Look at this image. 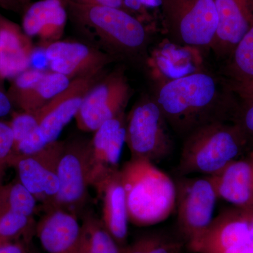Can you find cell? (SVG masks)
I'll use <instances>...</instances> for the list:
<instances>
[{
	"label": "cell",
	"mask_w": 253,
	"mask_h": 253,
	"mask_svg": "<svg viewBox=\"0 0 253 253\" xmlns=\"http://www.w3.org/2000/svg\"><path fill=\"white\" fill-rule=\"evenodd\" d=\"M222 73L233 91L253 87V26L226 60Z\"/></svg>",
	"instance_id": "obj_21"
},
{
	"label": "cell",
	"mask_w": 253,
	"mask_h": 253,
	"mask_svg": "<svg viewBox=\"0 0 253 253\" xmlns=\"http://www.w3.org/2000/svg\"><path fill=\"white\" fill-rule=\"evenodd\" d=\"M151 96L170 129L184 139L206 125L233 123L238 106L226 80L204 71L156 83Z\"/></svg>",
	"instance_id": "obj_1"
},
{
	"label": "cell",
	"mask_w": 253,
	"mask_h": 253,
	"mask_svg": "<svg viewBox=\"0 0 253 253\" xmlns=\"http://www.w3.org/2000/svg\"><path fill=\"white\" fill-rule=\"evenodd\" d=\"M64 141H55L29 156H16L11 168L18 180L47 210L59 189L58 166Z\"/></svg>",
	"instance_id": "obj_11"
},
{
	"label": "cell",
	"mask_w": 253,
	"mask_h": 253,
	"mask_svg": "<svg viewBox=\"0 0 253 253\" xmlns=\"http://www.w3.org/2000/svg\"><path fill=\"white\" fill-rule=\"evenodd\" d=\"M63 1L68 17L103 50L119 61L146 63L151 38L139 18L124 9Z\"/></svg>",
	"instance_id": "obj_2"
},
{
	"label": "cell",
	"mask_w": 253,
	"mask_h": 253,
	"mask_svg": "<svg viewBox=\"0 0 253 253\" xmlns=\"http://www.w3.org/2000/svg\"><path fill=\"white\" fill-rule=\"evenodd\" d=\"M89 141L76 139L65 142L58 166L59 191L46 211L62 210L78 217L83 212L91 186Z\"/></svg>",
	"instance_id": "obj_8"
},
{
	"label": "cell",
	"mask_w": 253,
	"mask_h": 253,
	"mask_svg": "<svg viewBox=\"0 0 253 253\" xmlns=\"http://www.w3.org/2000/svg\"><path fill=\"white\" fill-rule=\"evenodd\" d=\"M184 139L176 168L179 176L212 175L251 151L242 131L232 122L206 125Z\"/></svg>",
	"instance_id": "obj_4"
},
{
	"label": "cell",
	"mask_w": 253,
	"mask_h": 253,
	"mask_svg": "<svg viewBox=\"0 0 253 253\" xmlns=\"http://www.w3.org/2000/svg\"><path fill=\"white\" fill-rule=\"evenodd\" d=\"M81 253H121V248L106 229L101 219L87 213L82 224Z\"/></svg>",
	"instance_id": "obj_23"
},
{
	"label": "cell",
	"mask_w": 253,
	"mask_h": 253,
	"mask_svg": "<svg viewBox=\"0 0 253 253\" xmlns=\"http://www.w3.org/2000/svg\"><path fill=\"white\" fill-rule=\"evenodd\" d=\"M214 4L217 27L211 50L218 59L226 61L253 26V1L214 0Z\"/></svg>",
	"instance_id": "obj_15"
},
{
	"label": "cell",
	"mask_w": 253,
	"mask_h": 253,
	"mask_svg": "<svg viewBox=\"0 0 253 253\" xmlns=\"http://www.w3.org/2000/svg\"><path fill=\"white\" fill-rule=\"evenodd\" d=\"M168 40L176 45L211 49L217 27L214 0H161Z\"/></svg>",
	"instance_id": "obj_5"
},
{
	"label": "cell",
	"mask_w": 253,
	"mask_h": 253,
	"mask_svg": "<svg viewBox=\"0 0 253 253\" xmlns=\"http://www.w3.org/2000/svg\"><path fill=\"white\" fill-rule=\"evenodd\" d=\"M32 242L21 240L0 245V253H30Z\"/></svg>",
	"instance_id": "obj_31"
},
{
	"label": "cell",
	"mask_w": 253,
	"mask_h": 253,
	"mask_svg": "<svg viewBox=\"0 0 253 253\" xmlns=\"http://www.w3.org/2000/svg\"><path fill=\"white\" fill-rule=\"evenodd\" d=\"M176 234L188 246L204 234L214 219L217 193L209 176H179L174 181Z\"/></svg>",
	"instance_id": "obj_7"
},
{
	"label": "cell",
	"mask_w": 253,
	"mask_h": 253,
	"mask_svg": "<svg viewBox=\"0 0 253 253\" xmlns=\"http://www.w3.org/2000/svg\"><path fill=\"white\" fill-rule=\"evenodd\" d=\"M9 121L14 136L15 147L18 143L31 134L38 128V121L36 113L21 111L11 113Z\"/></svg>",
	"instance_id": "obj_29"
},
{
	"label": "cell",
	"mask_w": 253,
	"mask_h": 253,
	"mask_svg": "<svg viewBox=\"0 0 253 253\" xmlns=\"http://www.w3.org/2000/svg\"><path fill=\"white\" fill-rule=\"evenodd\" d=\"M103 201L101 221L118 246L127 244L128 217L126 192L121 171L113 173L93 186Z\"/></svg>",
	"instance_id": "obj_20"
},
{
	"label": "cell",
	"mask_w": 253,
	"mask_h": 253,
	"mask_svg": "<svg viewBox=\"0 0 253 253\" xmlns=\"http://www.w3.org/2000/svg\"><path fill=\"white\" fill-rule=\"evenodd\" d=\"M46 71L29 68L11 80L7 92L13 105L27 94L45 76Z\"/></svg>",
	"instance_id": "obj_28"
},
{
	"label": "cell",
	"mask_w": 253,
	"mask_h": 253,
	"mask_svg": "<svg viewBox=\"0 0 253 253\" xmlns=\"http://www.w3.org/2000/svg\"><path fill=\"white\" fill-rule=\"evenodd\" d=\"M42 49L51 71L71 80L104 73L108 66L119 61L98 46L80 42L61 40Z\"/></svg>",
	"instance_id": "obj_12"
},
{
	"label": "cell",
	"mask_w": 253,
	"mask_h": 253,
	"mask_svg": "<svg viewBox=\"0 0 253 253\" xmlns=\"http://www.w3.org/2000/svg\"><path fill=\"white\" fill-rule=\"evenodd\" d=\"M16 156L11 125L9 122L0 119V165L6 168L11 167Z\"/></svg>",
	"instance_id": "obj_30"
},
{
	"label": "cell",
	"mask_w": 253,
	"mask_h": 253,
	"mask_svg": "<svg viewBox=\"0 0 253 253\" xmlns=\"http://www.w3.org/2000/svg\"><path fill=\"white\" fill-rule=\"evenodd\" d=\"M251 1H253V0H251Z\"/></svg>",
	"instance_id": "obj_39"
},
{
	"label": "cell",
	"mask_w": 253,
	"mask_h": 253,
	"mask_svg": "<svg viewBox=\"0 0 253 253\" xmlns=\"http://www.w3.org/2000/svg\"><path fill=\"white\" fill-rule=\"evenodd\" d=\"M22 27L30 38H37L41 47L61 41L68 13L63 0H39L26 6Z\"/></svg>",
	"instance_id": "obj_18"
},
{
	"label": "cell",
	"mask_w": 253,
	"mask_h": 253,
	"mask_svg": "<svg viewBox=\"0 0 253 253\" xmlns=\"http://www.w3.org/2000/svg\"><path fill=\"white\" fill-rule=\"evenodd\" d=\"M34 51L22 27L0 13V78L12 80L28 69Z\"/></svg>",
	"instance_id": "obj_19"
},
{
	"label": "cell",
	"mask_w": 253,
	"mask_h": 253,
	"mask_svg": "<svg viewBox=\"0 0 253 253\" xmlns=\"http://www.w3.org/2000/svg\"><path fill=\"white\" fill-rule=\"evenodd\" d=\"M13 105L7 91L3 85V81L0 80V118L6 117L13 113Z\"/></svg>",
	"instance_id": "obj_32"
},
{
	"label": "cell",
	"mask_w": 253,
	"mask_h": 253,
	"mask_svg": "<svg viewBox=\"0 0 253 253\" xmlns=\"http://www.w3.org/2000/svg\"><path fill=\"white\" fill-rule=\"evenodd\" d=\"M30 253H41L40 251H38V250L35 247L34 245L33 244H31V250H30Z\"/></svg>",
	"instance_id": "obj_37"
},
{
	"label": "cell",
	"mask_w": 253,
	"mask_h": 253,
	"mask_svg": "<svg viewBox=\"0 0 253 253\" xmlns=\"http://www.w3.org/2000/svg\"><path fill=\"white\" fill-rule=\"evenodd\" d=\"M238 106L233 123L239 126L251 149H253V86L234 91Z\"/></svg>",
	"instance_id": "obj_27"
},
{
	"label": "cell",
	"mask_w": 253,
	"mask_h": 253,
	"mask_svg": "<svg viewBox=\"0 0 253 253\" xmlns=\"http://www.w3.org/2000/svg\"><path fill=\"white\" fill-rule=\"evenodd\" d=\"M185 249V243L177 234L156 231L141 234L122 248L121 253H183Z\"/></svg>",
	"instance_id": "obj_24"
},
{
	"label": "cell",
	"mask_w": 253,
	"mask_h": 253,
	"mask_svg": "<svg viewBox=\"0 0 253 253\" xmlns=\"http://www.w3.org/2000/svg\"><path fill=\"white\" fill-rule=\"evenodd\" d=\"M132 94L124 68H115L104 75L86 94L76 114V124L81 131H96L104 123L126 112Z\"/></svg>",
	"instance_id": "obj_9"
},
{
	"label": "cell",
	"mask_w": 253,
	"mask_h": 253,
	"mask_svg": "<svg viewBox=\"0 0 253 253\" xmlns=\"http://www.w3.org/2000/svg\"><path fill=\"white\" fill-rule=\"evenodd\" d=\"M186 249L193 253H253V211L224 210Z\"/></svg>",
	"instance_id": "obj_10"
},
{
	"label": "cell",
	"mask_w": 253,
	"mask_h": 253,
	"mask_svg": "<svg viewBox=\"0 0 253 253\" xmlns=\"http://www.w3.org/2000/svg\"><path fill=\"white\" fill-rule=\"evenodd\" d=\"M208 176L218 199L234 207L253 211V149Z\"/></svg>",
	"instance_id": "obj_16"
},
{
	"label": "cell",
	"mask_w": 253,
	"mask_h": 253,
	"mask_svg": "<svg viewBox=\"0 0 253 253\" xmlns=\"http://www.w3.org/2000/svg\"><path fill=\"white\" fill-rule=\"evenodd\" d=\"M37 200L19 181L0 185V212H13L33 217Z\"/></svg>",
	"instance_id": "obj_25"
},
{
	"label": "cell",
	"mask_w": 253,
	"mask_h": 253,
	"mask_svg": "<svg viewBox=\"0 0 253 253\" xmlns=\"http://www.w3.org/2000/svg\"><path fill=\"white\" fill-rule=\"evenodd\" d=\"M0 7L8 11L18 12L22 9V6L18 0H0Z\"/></svg>",
	"instance_id": "obj_34"
},
{
	"label": "cell",
	"mask_w": 253,
	"mask_h": 253,
	"mask_svg": "<svg viewBox=\"0 0 253 253\" xmlns=\"http://www.w3.org/2000/svg\"><path fill=\"white\" fill-rule=\"evenodd\" d=\"M71 81L60 73L53 71L46 72L42 79L29 92L18 100L14 106L25 112L36 113L65 90Z\"/></svg>",
	"instance_id": "obj_22"
},
{
	"label": "cell",
	"mask_w": 253,
	"mask_h": 253,
	"mask_svg": "<svg viewBox=\"0 0 253 253\" xmlns=\"http://www.w3.org/2000/svg\"><path fill=\"white\" fill-rule=\"evenodd\" d=\"M120 171L129 222L137 226H152L171 215L176 207L175 183L155 163L131 158Z\"/></svg>",
	"instance_id": "obj_3"
},
{
	"label": "cell",
	"mask_w": 253,
	"mask_h": 253,
	"mask_svg": "<svg viewBox=\"0 0 253 253\" xmlns=\"http://www.w3.org/2000/svg\"><path fill=\"white\" fill-rule=\"evenodd\" d=\"M0 80H1V78H0ZM1 81H2V80H1Z\"/></svg>",
	"instance_id": "obj_38"
},
{
	"label": "cell",
	"mask_w": 253,
	"mask_h": 253,
	"mask_svg": "<svg viewBox=\"0 0 253 253\" xmlns=\"http://www.w3.org/2000/svg\"><path fill=\"white\" fill-rule=\"evenodd\" d=\"M126 113H123L94 131L89 141L91 186L120 170V161L126 144Z\"/></svg>",
	"instance_id": "obj_14"
},
{
	"label": "cell",
	"mask_w": 253,
	"mask_h": 253,
	"mask_svg": "<svg viewBox=\"0 0 253 253\" xmlns=\"http://www.w3.org/2000/svg\"><path fill=\"white\" fill-rule=\"evenodd\" d=\"M18 1H19L22 7H26V6L30 4L31 0H18Z\"/></svg>",
	"instance_id": "obj_36"
},
{
	"label": "cell",
	"mask_w": 253,
	"mask_h": 253,
	"mask_svg": "<svg viewBox=\"0 0 253 253\" xmlns=\"http://www.w3.org/2000/svg\"><path fill=\"white\" fill-rule=\"evenodd\" d=\"M78 217L51 209L36 224V235L47 253H81L83 231Z\"/></svg>",
	"instance_id": "obj_17"
},
{
	"label": "cell",
	"mask_w": 253,
	"mask_h": 253,
	"mask_svg": "<svg viewBox=\"0 0 253 253\" xmlns=\"http://www.w3.org/2000/svg\"><path fill=\"white\" fill-rule=\"evenodd\" d=\"M6 168L0 165V185L3 184V180L5 175V170Z\"/></svg>",
	"instance_id": "obj_35"
},
{
	"label": "cell",
	"mask_w": 253,
	"mask_h": 253,
	"mask_svg": "<svg viewBox=\"0 0 253 253\" xmlns=\"http://www.w3.org/2000/svg\"><path fill=\"white\" fill-rule=\"evenodd\" d=\"M170 127L151 95L144 94L126 116V144L131 158L160 163L172 154Z\"/></svg>",
	"instance_id": "obj_6"
},
{
	"label": "cell",
	"mask_w": 253,
	"mask_h": 253,
	"mask_svg": "<svg viewBox=\"0 0 253 253\" xmlns=\"http://www.w3.org/2000/svg\"><path fill=\"white\" fill-rule=\"evenodd\" d=\"M34 218L13 212H0V245L13 241L32 242L36 234Z\"/></svg>",
	"instance_id": "obj_26"
},
{
	"label": "cell",
	"mask_w": 253,
	"mask_h": 253,
	"mask_svg": "<svg viewBox=\"0 0 253 253\" xmlns=\"http://www.w3.org/2000/svg\"><path fill=\"white\" fill-rule=\"evenodd\" d=\"M71 1L78 4L111 6V7L125 9L123 0H71Z\"/></svg>",
	"instance_id": "obj_33"
},
{
	"label": "cell",
	"mask_w": 253,
	"mask_h": 253,
	"mask_svg": "<svg viewBox=\"0 0 253 253\" xmlns=\"http://www.w3.org/2000/svg\"><path fill=\"white\" fill-rule=\"evenodd\" d=\"M105 73L75 78L69 86L37 111V131L44 144L57 141L60 134L76 117L83 100Z\"/></svg>",
	"instance_id": "obj_13"
}]
</instances>
